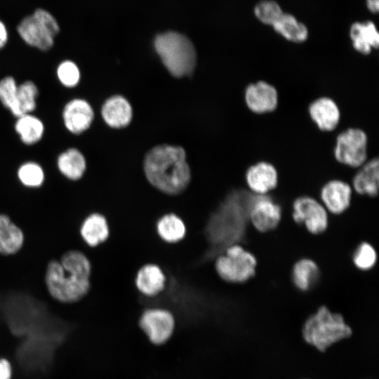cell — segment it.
I'll list each match as a JSON object with an SVG mask.
<instances>
[{"label":"cell","mask_w":379,"mask_h":379,"mask_svg":"<svg viewBox=\"0 0 379 379\" xmlns=\"http://www.w3.org/2000/svg\"><path fill=\"white\" fill-rule=\"evenodd\" d=\"M91 270L88 257L78 250L65 252L60 260H51L45 274L50 295L62 303L81 300L90 291Z\"/></svg>","instance_id":"1"},{"label":"cell","mask_w":379,"mask_h":379,"mask_svg":"<svg viewBox=\"0 0 379 379\" xmlns=\"http://www.w3.org/2000/svg\"><path fill=\"white\" fill-rule=\"evenodd\" d=\"M144 171L154 187L169 195L182 192L191 178L185 152L178 146L161 145L152 148L145 158Z\"/></svg>","instance_id":"2"},{"label":"cell","mask_w":379,"mask_h":379,"mask_svg":"<svg viewBox=\"0 0 379 379\" xmlns=\"http://www.w3.org/2000/svg\"><path fill=\"white\" fill-rule=\"evenodd\" d=\"M352 334V328L343 314L331 311L326 305L318 307L307 317L302 327L303 340L321 352Z\"/></svg>","instance_id":"3"},{"label":"cell","mask_w":379,"mask_h":379,"mask_svg":"<svg viewBox=\"0 0 379 379\" xmlns=\"http://www.w3.org/2000/svg\"><path fill=\"white\" fill-rule=\"evenodd\" d=\"M154 48L168 72L175 77L191 74L196 65V51L185 35L167 32L157 35Z\"/></svg>","instance_id":"4"},{"label":"cell","mask_w":379,"mask_h":379,"mask_svg":"<svg viewBox=\"0 0 379 379\" xmlns=\"http://www.w3.org/2000/svg\"><path fill=\"white\" fill-rule=\"evenodd\" d=\"M257 260L255 255L238 244L227 247L215 261L218 276L226 282L244 283L255 274Z\"/></svg>","instance_id":"5"},{"label":"cell","mask_w":379,"mask_h":379,"mask_svg":"<svg viewBox=\"0 0 379 379\" xmlns=\"http://www.w3.org/2000/svg\"><path fill=\"white\" fill-rule=\"evenodd\" d=\"M17 31L27 45L46 51L53 47L60 27L48 11L38 8L20 21Z\"/></svg>","instance_id":"6"},{"label":"cell","mask_w":379,"mask_h":379,"mask_svg":"<svg viewBox=\"0 0 379 379\" xmlns=\"http://www.w3.org/2000/svg\"><path fill=\"white\" fill-rule=\"evenodd\" d=\"M367 149L366 132L359 128H348L336 137L334 157L343 165L359 168L367 161Z\"/></svg>","instance_id":"7"},{"label":"cell","mask_w":379,"mask_h":379,"mask_svg":"<svg viewBox=\"0 0 379 379\" xmlns=\"http://www.w3.org/2000/svg\"><path fill=\"white\" fill-rule=\"evenodd\" d=\"M139 326L151 343L161 345L173 335L175 319L172 312L165 308L151 307L142 313Z\"/></svg>","instance_id":"8"},{"label":"cell","mask_w":379,"mask_h":379,"mask_svg":"<svg viewBox=\"0 0 379 379\" xmlns=\"http://www.w3.org/2000/svg\"><path fill=\"white\" fill-rule=\"evenodd\" d=\"M292 218L313 234L323 233L328 225V211L321 201L310 196H301L294 200Z\"/></svg>","instance_id":"9"},{"label":"cell","mask_w":379,"mask_h":379,"mask_svg":"<svg viewBox=\"0 0 379 379\" xmlns=\"http://www.w3.org/2000/svg\"><path fill=\"white\" fill-rule=\"evenodd\" d=\"M248 218L260 232L274 230L281 219V208L270 196L252 193L248 206Z\"/></svg>","instance_id":"10"},{"label":"cell","mask_w":379,"mask_h":379,"mask_svg":"<svg viewBox=\"0 0 379 379\" xmlns=\"http://www.w3.org/2000/svg\"><path fill=\"white\" fill-rule=\"evenodd\" d=\"M244 99L248 109L255 114H263L277 108L279 93L272 84L260 80L246 86Z\"/></svg>","instance_id":"11"},{"label":"cell","mask_w":379,"mask_h":379,"mask_svg":"<svg viewBox=\"0 0 379 379\" xmlns=\"http://www.w3.org/2000/svg\"><path fill=\"white\" fill-rule=\"evenodd\" d=\"M62 118L65 128L74 135L87 131L94 119V111L90 103L83 98H73L64 106Z\"/></svg>","instance_id":"12"},{"label":"cell","mask_w":379,"mask_h":379,"mask_svg":"<svg viewBox=\"0 0 379 379\" xmlns=\"http://www.w3.org/2000/svg\"><path fill=\"white\" fill-rule=\"evenodd\" d=\"M352 194L350 184L341 180H331L321 188L320 201L328 212L339 215L349 208Z\"/></svg>","instance_id":"13"},{"label":"cell","mask_w":379,"mask_h":379,"mask_svg":"<svg viewBox=\"0 0 379 379\" xmlns=\"http://www.w3.org/2000/svg\"><path fill=\"white\" fill-rule=\"evenodd\" d=\"M245 178L251 193L265 195L277 186L278 171L272 164L261 161L250 166Z\"/></svg>","instance_id":"14"},{"label":"cell","mask_w":379,"mask_h":379,"mask_svg":"<svg viewBox=\"0 0 379 379\" xmlns=\"http://www.w3.org/2000/svg\"><path fill=\"white\" fill-rule=\"evenodd\" d=\"M309 116L317 128L324 132L335 130L340 121V109L336 102L327 96L314 100L308 107Z\"/></svg>","instance_id":"15"},{"label":"cell","mask_w":379,"mask_h":379,"mask_svg":"<svg viewBox=\"0 0 379 379\" xmlns=\"http://www.w3.org/2000/svg\"><path fill=\"white\" fill-rule=\"evenodd\" d=\"M166 276L163 270L154 263L143 265L135 277L138 291L147 297H154L164 291Z\"/></svg>","instance_id":"16"},{"label":"cell","mask_w":379,"mask_h":379,"mask_svg":"<svg viewBox=\"0 0 379 379\" xmlns=\"http://www.w3.org/2000/svg\"><path fill=\"white\" fill-rule=\"evenodd\" d=\"M349 34L354 49L362 55H368L379 46V34L372 21L352 23Z\"/></svg>","instance_id":"17"},{"label":"cell","mask_w":379,"mask_h":379,"mask_svg":"<svg viewBox=\"0 0 379 379\" xmlns=\"http://www.w3.org/2000/svg\"><path fill=\"white\" fill-rule=\"evenodd\" d=\"M356 192L361 195L374 197L378 195L379 188V160L378 157L366 161L355 174L352 187Z\"/></svg>","instance_id":"18"},{"label":"cell","mask_w":379,"mask_h":379,"mask_svg":"<svg viewBox=\"0 0 379 379\" xmlns=\"http://www.w3.org/2000/svg\"><path fill=\"white\" fill-rule=\"evenodd\" d=\"M80 235L91 247L105 242L109 236V227L105 216L100 213H92L86 216L81 225Z\"/></svg>","instance_id":"19"},{"label":"cell","mask_w":379,"mask_h":379,"mask_svg":"<svg viewBox=\"0 0 379 379\" xmlns=\"http://www.w3.org/2000/svg\"><path fill=\"white\" fill-rule=\"evenodd\" d=\"M132 114L130 103L120 95H114L108 98L101 109V114L104 121L112 128L126 126L131 120Z\"/></svg>","instance_id":"20"},{"label":"cell","mask_w":379,"mask_h":379,"mask_svg":"<svg viewBox=\"0 0 379 379\" xmlns=\"http://www.w3.org/2000/svg\"><path fill=\"white\" fill-rule=\"evenodd\" d=\"M25 235L20 227L10 217L0 213V254L11 255L22 248Z\"/></svg>","instance_id":"21"},{"label":"cell","mask_w":379,"mask_h":379,"mask_svg":"<svg viewBox=\"0 0 379 379\" xmlns=\"http://www.w3.org/2000/svg\"><path fill=\"white\" fill-rule=\"evenodd\" d=\"M56 163L60 173L70 180L81 179L86 172L85 157L77 148L70 147L61 152Z\"/></svg>","instance_id":"22"},{"label":"cell","mask_w":379,"mask_h":379,"mask_svg":"<svg viewBox=\"0 0 379 379\" xmlns=\"http://www.w3.org/2000/svg\"><path fill=\"white\" fill-rule=\"evenodd\" d=\"M14 128L21 142L27 145L39 142L45 132L42 120L32 113L17 117Z\"/></svg>","instance_id":"23"},{"label":"cell","mask_w":379,"mask_h":379,"mask_svg":"<svg viewBox=\"0 0 379 379\" xmlns=\"http://www.w3.org/2000/svg\"><path fill=\"white\" fill-rule=\"evenodd\" d=\"M272 27L277 34L291 42L302 43L309 36L307 27L291 13L284 12Z\"/></svg>","instance_id":"24"},{"label":"cell","mask_w":379,"mask_h":379,"mask_svg":"<svg viewBox=\"0 0 379 379\" xmlns=\"http://www.w3.org/2000/svg\"><path fill=\"white\" fill-rule=\"evenodd\" d=\"M157 234L164 241L175 244L184 239L186 235V225L178 215L170 213L159 218L156 224Z\"/></svg>","instance_id":"25"},{"label":"cell","mask_w":379,"mask_h":379,"mask_svg":"<svg viewBox=\"0 0 379 379\" xmlns=\"http://www.w3.org/2000/svg\"><path fill=\"white\" fill-rule=\"evenodd\" d=\"M295 286L300 291H307L317 283L319 277L317 264L310 258H302L293 265L291 273Z\"/></svg>","instance_id":"26"},{"label":"cell","mask_w":379,"mask_h":379,"mask_svg":"<svg viewBox=\"0 0 379 379\" xmlns=\"http://www.w3.org/2000/svg\"><path fill=\"white\" fill-rule=\"evenodd\" d=\"M0 102L16 118L22 115L18 102V84L11 76L0 80Z\"/></svg>","instance_id":"27"},{"label":"cell","mask_w":379,"mask_h":379,"mask_svg":"<svg viewBox=\"0 0 379 379\" xmlns=\"http://www.w3.org/2000/svg\"><path fill=\"white\" fill-rule=\"evenodd\" d=\"M17 176L21 184L29 188L40 187L45 180L42 166L35 161L22 164L17 171Z\"/></svg>","instance_id":"28"},{"label":"cell","mask_w":379,"mask_h":379,"mask_svg":"<svg viewBox=\"0 0 379 379\" xmlns=\"http://www.w3.org/2000/svg\"><path fill=\"white\" fill-rule=\"evenodd\" d=\"M38 95V87L32 81H25L18 85V102L22 115L35 110Z\"/></svg>","instance_id":"29"},{"label":"cell","mask_w":379,"mask_h":379,"mask_svg":"<svg viewBox=\"0 0 379 379\" xmlns=\"http://www.w3.org/2000/svg\"><path fill=\"white\" fill-rule=\"evenodd\" d=\"M253 13L261 23L272 26L284 12L277 1L262 0L255 4Z\"/></svg>","instance_id":"30"},{"label":"cell","mask_w":379,"mask_h":379,"mask_svg":"<svg viewBox=\"0 0 379 379\" xmlns=\"http://www.w3.org/2000/svg\"><path fill=\"white\" fill-rule=\"evenodd\" d=\"M59 82L66 88H74L80 81L81 72L78 65L70 60L60 62L56 68Z\"/></svg>","instance_id":"31"},{"label":"cell","mask_w":379,"mask_h":379,"mask_svg":"<svg viewBox=\"0 0 379 379\" xmlns=\"http://www.w3.org/2000/svg\"><path fill=\"white\" fill-rule=\"evenodd\" d=\"M352 261L355 267L362 271L373 268L377 261V253L374 247L368 242H361L355 249Z\"/></svg>","instance_id":"32"},{"label":"cell","mask_w":379,"mask_h":379,"mask_svg":"<svg viewBox=\"0 0 379 379\" xmlns=\"http://www.w3.org/2000/svg\"><path fill=\"white\" fill-rule=\"evenodd\" d=\"M12 367L10 362L4 359L0 358V379H11Z\"/></svg>","instance_id":"33"},{"label":"cell","mask_w":379,"mask_h":379,"mask_svg":"<svg viewBox=\"0 0 379 379\" xmlns=\"http://www.w3.org/2000/svg\"><path fill=\"white\" fill-rule=\"evenodd\" d=\"M8 40V32L5 24L0 20V50L4 48Z\"/></svg>","instance_id":"34"},{"label":"cell","mask_w":379,"mask_h":379,"mask_svg":"<svg viewBox=\"0 0 379 379\" xmlns=\"http://www.w3.org/2000/svg\"><path fill=\"white\" fill-rule=\"evenodd\" d=\"M366 5L372 13H377L379 11V0H366Z\"/></svg>","instance_id":"35"}]
</instances>
